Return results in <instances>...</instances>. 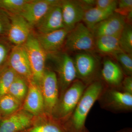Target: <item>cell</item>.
Wrapping results in <instances>:
<instances>
[{"label": "cell", "instance_id": "cell-16", "mask_svg": "<svg viewBox=\"0 0 132 132\" xmlns=\"http://www.w3.org/2000/svg\"><path fill=\"white\" fill-rule=\"evenodd\" d=\"M22 109L34 117L45 113L44 101L40 87L33 80L28 83V91Z\"/></svg>", "mask_w": 132, "mask_h": 132}, {"label": "cell", "instance_id": "cell-30", "mask_svg": "<svg viewBox=\"0 0 132 132\" xmlns=\"http://www.w3.org/2000/svg\"><path fill=\"white\" fill-rule=\"evenodd\" d=\"M118 1L116 0H96L95 7L103 10H113L115 11Z\"/></svg>", "mask_w": 132, "mask_h": 132}, {"label": "cell", "instance_id": "cell-10", "mask_svg": "<svg viewBox=\"0 0 132 132\" xmlns=\"http://www.w3.org/2000/svg\"><path fill=\"white\" fill-rule=\"evenodd\" d=\"M61 2L59 0H29L19 14L33 28L52 7L60 5Z\"/></svg>", "mask_w": 132, "mask_h": 132}, {"label": "cell", "instance_id": "cell-26", "mask_svg": "<svg viewBox=\"0 0 132 132\" xmlns=\"http://www.w3.org/2000/svg\"><path fill=\"white\" fill-rule=\"evenodd\" d=\"M29 0H0V7L9 14H20Z\"/></svg>", "mask_w": 132, "mask_h": 132}, {"label": "cell", "instance_id": "cell-6", "mask_svg": "<svg viewBox=\"0 0 132 132\" xmlns=\"http://www.w3.org/2000/svg\"><path fill=\"white\" fill-rule=\"evenodd\" d=\"M97 101L101 108L114 113L132 111V94L119 89L106 87Z\"/></svg>", "mask_w": 132, "mask_h": 132}, {"label": "cell", "instance_id": "cell-17", "mask_svg": "<svg viewBox=\"0 0 132 132\" xmlns=\"http://www.w3.org/2000/svg\"><path fill=\"white\" fill-rule=\"evenodd\" d=\"M69 31L65 28L45 34H38L36 38L47 54L60 52L64 47Z\"/></svg>", "mask_w": 132, "mask_h": 132}, {"label": "cell", "instance_id": "cell-33", "mask_svg": "<svg viewBox=\"0 0 132 132\" xmlns=\"http://www.w3.org/2000/svg\"><path fill=\"white\" fill-rule=\"evenodd\" d=\"M116 132H132V130L131 128H127L121 129Z\"/></svg>", "mask_w": 132, "mask_h": 132}, {"label": "cell", "instance_id": "cell-11", "mask_svg": "<svg viewBox=\"0 0 132 132\" xmlns=\"http://www.w3.org/2000/svg\"><path fill=\"white\" fill-rule=\"evenodd\" d=\"M10 25L8 32L9 42L13 46L24 45L32 32L33 28L19 14H9Z\"/></svg>", "mask_w": 132, "mask_h": 132}, {"label": "cell", "instance_id": "cell-25", "mask_svg": "<svg viewBox=\"0 0 132 132\" xmlns=\"http://www.w3.org/2000/svg\"><path fill=\"white\" fill-rule=\"evenodd\" d=\"M119 44L123 52L132 55L131 24H126L119 38Z\"/></svg>", "mask_w": 132, "mask_h": 132}, {"label": "cell", "instance_id": "cell-22", "mask_svg": "<svg viewBox=\"0 0 132 132\" xmlns=\"http://www.w3.org/2000/svg\"><path fill=\"white\" fill-rule=\"evenodd\" d=\"M22 104L8 94L0 97V114L2 119L20 110Z\"/></svg>", "mask_w": 132, "mask_h": 132}, {"label": "cell", "instance_id": "cell-15", "mask_svg": "<svg viewBox=\"0 0 132 132\" xmlns=\"http://www.w3.org/2000/svg\"><path fill=\"white\" fill-rule=\"evenodd\" d=\"M34 117L22 109L0 121V132H22L32 123Z\"/></svg>", "mask_w": 132, "mask_h": 132}, {"label": "cell", "instance_id": "cell-18", "mask_svg": "<svg viewBox=\"0 0 132 132\" xmlns=\"http://www.w3.org/2000/svg\"><path fill=\"white\" fill-rule=\"evenodd\" d=\"M39 34L65 28L60 5L52 7L35 26Z\"/></svg>", "mask_w": 132, "mask_h": 132}, {"label": "cell", "instance_id": "cell-20", "mask_svg": "<svg viewBox=\"0 0 132 132\" xmlns=\"http://www.w3.org/2000/svg\"><path fill=\"white\" fill-rule=\"evenodd\" d=\"M120 36H102L95 38V49L102 55H111L122 52L119 44Z\"/></svg>", "mask_w": 132, "mask_h": 132}, {"label": "cell", "instance_id": "cell-5", "mask_svg": "<svg viewBox=\"0 0 132 132\" xmlns=\"http://www.w3.org/2000/svg\"><path fill=\"white\" fill-rule=\"evenodd\" d=\"M77 79L87 86L100 79L101 64L100 59L93 53H77L73 58Z\"/></svg>", "mask_w": 132, "mask_h": 132}, {"label": "cell", "instance_id": "cell-24", "mask_svg": "<svg viewBox=\"0 0 132 132\" xmlns=\"http://www.w3.org/2000/svg\"><path fill=\"white\" fill-rule=\"evenodd\" d=\"M16 76V74L8 66L0 72V97L7 94Z\"/></svg>", "mask_w": 132, "mask_h": 132}, {"label": "cell", "instance_id": "cell-1", "mask_svg": "<svg viewBox=\"0 0 132 132\" xmlns=\"http://www.w3.org/2000/svg\"><path fill=\"white\" fill-rule=\"evenodd\" d=\"M106 87L100 79L87 86L73 112L62 123L67 132H82L87 129L85 124L87 116Z\"/></svg>", "mask_w": 132, "mask_h": 132}, {"label": "cell", "instance_id": "cell-13", "mask_svg": "<svg viewBox=\"0 0 132 132\" xmlns=\"http://www.w3.org/2000/svg\"><path fill=\"white\" fill-rule=\"evenodd\" d=\"M126 24L125 16L114 12L95 25L92 31L95 38L102 36H120Z\"/></svg>", "mask_w": 132, "mask_h": 132}, {"label": "cell", "instance_id": "cell-8", "mask_svg": "<svg viewBox=\"0 0 132 132\" xmlns=\"http://www.w3.org/2000/svg\"><path fill=\"white\" fill-rule=\"evenodd\" d=\"M39 86L44 101V112L52 116L59 97L58 80L53 70L46 68Z\"/></svg>", "mask_w": 132, "mask_h": 132}, {"label": "cell", "instance_id": "cell-34", "mask_svg": "<svg viewBox=\"0 0 132 132\" xmlns=\"http://www.w3.org/2000/svg\"><path fill=\"white\" fill-rule=\"evenodd\" d=\"M82 132H90L89 131H88V130H87V129H86V130H85V131H83Z\"/></svg>", "mask_w": 132, "mask_h": 132}, {"label": "cell", "instance_id": "cell-29", "mask_svg": "<svg viewBox=\"0 0 132 132\" xmlns=\"http://www.w3.org/2000/svg\"><path fill=\"white\" fill-rule=\"evenodd\" d=\"M131 12H132V0L118 1V5L114 12L126 17Z\"/></svg>", "mask_w": 132, "mask_h": 132}, {"label": "cell", "instance_id": "cell-4", "mask_svg": "<svg viewBox=\"0 0 132 132\" xmlns=\"http://www.w3.org/2000/svg\"><path fill=\"white\" fill-rule=\"evenodd\" d=\"M64 47L66 52L94 53L95 38L92 30L79 22L68 34Z\"/></svg>", "mask_w": 132, "mask_h": 132}, {"label": "cell", "instance_id": "cell-31", "mask_svg": "<svg viewBox=\"0 0 132 132\" xmlns=\"http://www.w3.org/2000/svg\"><path fill=\"white\" fill-rule=\"evenodd\" d=\"M10 25L9 15L0 13V36L7 35Z\"/></svg>", "mask_w": 132, "mask_h": 132}, {"label": "cell", "instance_id": "cell-28", "mask_svg": "<svg viewBox=\"0 0 132 132\" xmlns=\"http://www.w3.org/2000/svg\"><path fill=\"white\" fill-rule=\"evenodd\" d=\"M13 46L9 42L0 40V72L7 66L8 61Z\"/></svg>", "mask_w": 132, "mask_h": 132}, {"label": "cell", "instance_id": "cell-14", "mask_svg": "<svg viewBox=\"0 0 132 132\" xmlns=\"http://www.w3.org/2000/svg\"><path fill=\"white\" fill-rule=\"evenodd\" d=\"M60 6L65 28L70 31L82 21L86 10L79 0H62Z\"/></svg>", "mask_w": 132, "mask_h": 132}, {"label": "cell", "instance_id": "cell-7", "mask_svg": "<svg viewBox=\"0 0 132 132\" xmlns=\"http://www.w3.org/2000/svg\"><path fill=\"white\" fill-rule=\"evenodd\" d=\"M26 49L33 76V80L39 86L46 68L47 54L40 45L33 32L23 45Z\"/></svg>", "mask_w": 132, "mask_h": 132}, {"label": "cell", "instance_id": "cell-27", "mask_svg": "<svg viewBox=\"0 0 132 132\" xmlns=\"http://www.w3.org/2000/svg\"><path fill=\"white\" fill-rule=\"evenodd\" d=\"M125 76H132V55L123 52L113 55Z\"/></svg>", "mask_w": 132, "mask_h": 132}, {"label": "cell", "instance_id": "cell-19", "mask_svg": "<svg viewBox=\"0 0 132 132\" xmlns=\"http://www.w3.org/2000/svg\"><path fill=\"white\" fill-rule=\"evenodd\" d=\"M22 132H67L62 123L52 116L43 114L34 117L31 126Z\"/></svg>", "mask_w": 132, "mask_h": 132}, {"label": "cell", "instance_id": "cell-3", "mask_svg": "<svg viewBox=\"0 0 132 132\" xmlns=\"http://www.w3.org/2000/svg\"><path fill=\"white\" fill-rule=\"evenodd\" d=\"M47 57L54 66L53 71L57 76L60 97L77 79L73 59L67 52L61 51L47 54Z\"/></svg>", "mask_w": 132, "mask_h": 132}, {"label": "cell", "instance_id": "cell-32", "mask_svg": "<svg viewBox=\"0 0 132 132\" xmlns=\"http://www.w3.org/2000/svg\"><path fill=\"white\" fill-rule=\"evenodd\" d=\"M119 90L132 94V76H125Z\"/></svg>", "mask_w": 132, "mask_h": 132}, {"label": "cell", "instance_id": "cell-2", "mask_svg": "<svg viewBox=\"0 0 132 132\" xmlns=\"http://www.w3.org/2000/svg\"><path fill=\"white\" fill-rule=\"evenodd\" d=\"M87 86L76 79L59 97L52 116L62 123L67 120L73 112Z\"/></svg>", "mask_w": 132, "mask_h": 132}, {"label": "cell", "instance_id": "cell-9", "mask_svg": "<svg viewBox=\"0 0 132 132\" xmlns=\"http://www.w3.org/2000/svg\"><path fill=\"white\" fill-rule=\"evenodd\" d=\"M7 65L28 83L33 80L32 74L27 54L23 45L13 46Z\"/></svg>", "mask_w": 132, "mask_h": 132}, {"label": "cell", "instance_id": "cell-12", "mask_svg": "<svg viewBox=\"0 0 132 132\" xmlns=\"http://www.w3.org/2000/svg\"><path fill=\"white\" fill-rule=\"evenodd\" d=\"M125 76L118 62L109 58L104 59L101 67L100 79L106 87L119 89Z\"/></svg>", "mask_w": 132, "mask_h": 132}, {"label": "cell", "instance_id": "cell-35", "mask_svg": "<svg viewBox=\"0 0 132 132\" xmlns=\"http://www.w3.org/2000/svg\"><path fill=\"white\" fill-rule=\"evenodd\" d=\"M2 119V117L1 115V114H0V121H1Z\"/></svg>", "mask_w": 132, "mask_h": 132}, {"label": "cell", "instance_id": "cell-21", "mask_svg": "<svg viewBox=\"0 0 132 132\" xmlns=\"http://www.w3.org/2000/svg\"><path fill=\"white\" fill-rule=\"evenodd\" d=\"M114 12L113 10H103L93 7L85 12L82 21L84 24L92 30L95 25L104 20Z\"/></svg>", "mask_w": 132, "mask_h": 132}, {"label": "cell", "instance_id": "cell-23", "mask_svg": "<svg viewBox=\"0 0 132 132\" xmlns=\"http://www.w3.org/2000/svg\"><path fill=\"white\" fill-rule=\"evenodd\" d=\"M28 91V83L19 76H16L10 87L8 94L23 104Z\"/></svg>", "mask_w": 132, "mask_h": 132}]
</instances>
